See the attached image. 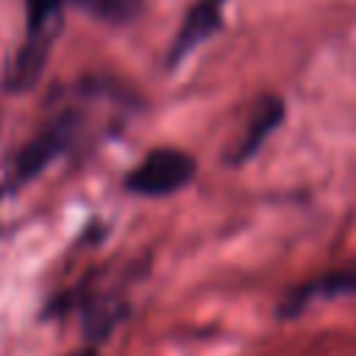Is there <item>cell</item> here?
I'll use <instances>...</instances> for the list:
<instances>
[{
	"mask_svg": "<svg viewBox=\"0 0 356 356\" xmlns=\"http://www.w3.org/2000/svg\"><path fill=\"white\" fill-rule=\"evenodd\" d=\"M228 0H197L189 14L184 17L181 31L172 39L170 47V64L175 67L178 61H184L197 44H203L220 25H222V8Z\"/></svg>",
	"mask_w": 356,
	"mask_h": 356,
	"instance_id": "277c9868",
	"label": "cell"
},
{
	"mask_svg": "<svg viewBox=\"0 0 356 356\" xmlns=\"http://www.w3.org/2000/svg\"><path fill=\"white\" fill-rule=\"evenodd\" d=\"M64 6H78L81 11L103 19V22H131L142 11V0H61Z\"/></svg>",
	"mask_w": 356,
	"mask_h": 356,
	"instance_id": "52a82bcc",
	"label": "cell"
},
{
	"mask_svg": "<svg viewBox=\"0 0 356 356\" xmlns=\"http://www.w3.org/2000/svg\"><path fill=\"white\" fill-rule=\"evenodd\" d=\"M53 39H56V31L25 33L22 47L14 53V58L8 61L6 75H3V89L6 92H25L42 78L50 47H53Z\"/></svg>",
	"mask_w": 356,
	"mask_h": 356,
	"instance_id": "3957f363",
	"label": "cell"
},
{
	"mask_svg": "<svg viewBox=\"0 0 356 356\" xmlns=\"http://www.w3.org/2000/svg\"><path fill=\"white\" fill-rule=\"evenodd\" d=\"M78 134V117L72 111L56 117L39 136H33L19 153H17V161H14V181L22 184V181H31L33 175H39L58 153H64L70 147V142L75 139Z\"/></svg>",
	"mask_w": 356,
	"mask_h": 356,
	"instance_id": "7a4b0ae2",
	"label": "cell"
},
{
	"mask_svg": "<svg viewBox=\"0 0 356 356\" xmlns=\"http://www.w3.org/2000/svg\"><path fill=\"white\" fill-rule=\"evenodd\" d=\"M281 120H284V100H281L278 95H264V97L253 106V111H250V117H248V122H245V128H242V136H239L236 145L228 150V161H231V164L248 161V159L264 145V139L281 125Z\"/></svg>",
	"mask_w": 356,
	"mask_h": 356,
	"instance_id": "5b68a950",
	"label": "cell"
},
{
	"mask_svg": "<svg viewBox=\"0 0 356 356\" xmlns=\"http://www.w3.org/2000/svg\"><path fill=\"white\" fill-rule=\"evenodd\" d=\"M195 178V159L175 147L150 150L139 167L128 172L125 186L145 197H164L184 189Z\"/></svg>",
	"mask_w": 356,
	"mask_h": 356,
	"instance_id": "6da1fadb",
	"label": "cell"
},
{
	"mask_svg": "<svg viewBox=\"0 0 356 356\" xmlns=\"http://www.w3.org/2000/svg\"><path fill=\"white\" fill-rule=\"evenodd\" d=\"M337 295H356V267L350 270H337V273H328L306 286H300L292 300L286 303V309L298 312L303 303H309L312 298H337Z\"/></svg>",
	"mask_w": 356,
	"mask_h": 356,
	"instance_id": "8992f818",
	"label": "cell"
},
{
	"mask_svg": "<svg viewBox=\"0 0 356 356\" xmlns=\"http://www.w3.org/2000/svg\"><path fill=\"white\" fill-rule=\"evenodd\" d=\"M78 356H97V353H95V350H92V348H86V350H81V353H78Z\"/></svg>",
	"mask_w": 356,
	"mask_h": 356,
	"instance_id": "ba28073f",
	"label": "cell"
}]
</instances>
